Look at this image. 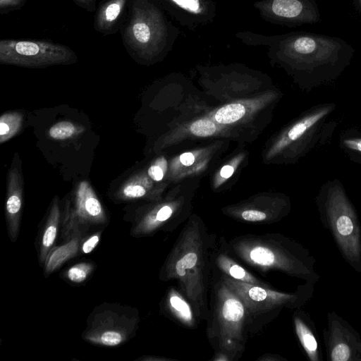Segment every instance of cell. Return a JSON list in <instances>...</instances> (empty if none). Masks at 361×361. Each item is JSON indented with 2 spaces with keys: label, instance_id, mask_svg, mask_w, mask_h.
<instances>
[{
  "label": "cell",
  "instance_id": "12",
  "mask_svg": "<svg viewBox=\"0 0 361 361\" xmlns=\"http://www.w3.org/2000/svg\"><path fill=\"white\" fill-rule=\"evenodd\" d=\"M21 160L18 154L13 157L7 176L6 220L11 241L17 239L22 215L23 177Z\"/></svg>",
  "mask_w": 361,
  "mask_h": 361
},
{
  "label": "cell",
  "instance_id": "17",
  "mask_svg": "<svg viewBox=\"0 0 361 361\" xmlns=\"http://www.w3.org/2000/svg\"><path fill=\"white\" fill-rule=\"evenodd\" d=\"M338 145L352 162L361 165V132L351 128L343 131L338 137Z\"/></svg>",
  "mask_w": 361,
  "mask_h": 361
},
{
  "label": "cell",
  "instance_id": "18",
  "mask_svg": "<svg viewBox=\"0 0 361 361\" xmlns=\"http://www.w3.org/2000/svg\"><path fill=\"white\" fill-rule=\"evenodd\" d=\"M145 178L137 174L128 178L116 194L120 200H133L145 197L147 194Z\"/></svg>",
  "mask_w": 361,
  "mask_h": 361
},
{
  "label": "cell",
  "instance_id": "29",
  "mask_svg": "<svg viewBox=\"0 0 361 361\" xmlns=\"http://www.w3.org/2000/svg\"><path fill=\"white\" fill-rule=\"evenodd\" d=\"M100 239V233H94L88 238L82 245L81 250L84 254L90 253L98 245Z\"/></svg>",
  "mask_w": 361,
  "mask_h": 361
},
{
  "label": "cell",
  "instance_id": "13",
  "mask_svg": "<svg viewBox=\"0 0 361 361\" xmlns=\"http://www.w3.org/2000/svg\"><path fill=\"white\" fill-rule=\"evenodd\" d=\"M130 0H100L94 16L96 32L106 36L116 34L126 20Z\"/></svg>",
  "mask_w": 361,
  "mask_h": 361
},
{
  "label": "cell",
  "instance_id": "22",
  "mask_svg": "<svg viewBox=\"0 0 361 361\" xmlns=\"http://www.w3.org/2000/svg\"><path fill=\"white\" fill-rule=\"evenodd\" d=\"M245 114V106L239 103L230 104L219 109L214 118L217 123L228 124L240 120Z\"/></svg>",
  "mask_w": 361,
  "mask_h": 361
},
{
  "label": "cell",
  "instance_id": "7",
  "mask_svg": "<svg viewBox=\"0 0 361 361\" xmlns=\"http://www.w3.org/2000/svg\"><path fill=\"white\" fill-rule=\"evenodd\" d=\"M224 283L242 300L245 308L252 312H260L281 306L298 307L310 300L315 283L306 281L295 293H284L224 277Z\"/></svg>",
  "mask_w": 361,
  "mask_h": 361
},
{
  "label": "cell",
  "instance_id": "26",
  "mask_svg": "<svg viewBox=\"0 0 361 361\" xmlns=\"http://www.w3.org/2000/svg\"><path fill=\"white\" fill-rule=\"evenodd\" d=\"M190 130L195 135L206 137L214 134L216 130V127L212 121L201 119L194 122L190 126Z\"/></svg>",
  "mask_w": 361,
  "mask_h": 361
},
{
  "label": "cell",
  "instance_id": "30",
  "mask_svg": "<svg viewBox=\"0 0 361 361\" xmlns=\"http://www.w3.org/2000/svg\"><path fill=\"white\" fill-rule=\"evenodd\" d=\"M243 219L249 221H259L266 219L265 213L257 210H245L242 213Z\"/></svg>",
  "mask_w": 361,
  "mask_h": 361
},
{
  "label": "cell",
  "instance_id": "10",
  "mask_svg": "<svg viewBox=\"0 0 361 361\" xmlns=\"http://www.w3.org/2000/svg\"><path fill=\"white\" fill-rule=\"evenodd\" d=\"M166 14L182 27L196 31L214 22V0H155Z\"/></svg>",
  "mask_w": 361,
  "mask_h": 361
},
{
  "label": "cell",
  "instance_id": "11",
  "mask_svg": "<svg viewBox=\"0 0 361 361\" xmlns=\"http://www.w3.org/2000/svg\"><path fill=\"white\" fill-rule=\"evenodd\" d=\"M245 307L239 297L224 283L219 291V316L227 347L241 338Z\"/></svg>",
  "mask_w": 361,
  "mask_h": 361
},
{
  "label": "cell",
  "instance_id": "24",
  "mask_svg": "<svg viewBox=\"0 0 361 361\" xmlns=\"http://www.w3.org/2000/svg\"><path fill=\"white\" fill-rule=\"evenodd\" d=\"M198 256L194 250L186 252L182 255L174 265V271L180 277L186 275V270L195 268L197 264Z\"/></svg>",
  "mask_w": 361,
  "mask_h": 361
},
{
  "label": "cell",
  "instance_id": "16",
  "mask_svg": "<svg viewBox=\"0 0 361 361\" xmlns=\"http://www.w3.org/2000/svg\"><path fill=\"white\" fill-rule=\"evenodd\" d=\"M81 236L75 235L62 245L54 247L50 250L44 262L46 273L53 272L78 254Z\"/></svg>",
  "mask_w": 361,
  "mask_h": 361
},
{
  "label": "cell",
  "instance_id": "5",
  "mask_svg": "<svg viewBox=\"0 0 361 361\" xmlns=\"http://www.w3.org/2000/svg\"><path fill=\"white\" fill-rule=\"evenodd\" d=\"M137 324V314L133 308L103 304L90 315L82 336L85 340L94 344L116 346L130 338Z\"/></svg>",
  "mask_w": 361,
  "mask_h": 361
},
{
  "label": "cell",
  "instance_id": "33",
  "mask_svg": "<svg viewBox=\"0 0 361 361\" xmlns=\"http://www.w3.org/2000/svg\"><path fill=\"white\" fill-rule=\"evenodd\" d=\"M233 171L234 169L231 166L226 165L221 169L220 173L222 177L228 178L232 176Z\"/></svg>",
  "mask_w": 361,
  "mask_h": 361
},
{
  "label": "cell",
  "instance_id": "1",
  "mask_svg": "<svg viewBox=\"0 0 361 361\" xmlns=\"http://www.w3.org/2000/svg\"><path fill=\"white\" fill-rule=\"evenodd\" d=\"M235 37L247 45L267 48L269 56L309 90L337 79L355 54L353 47L342 38L304 31L271 35L240 32Z\"/></svg>",
  "mask_w": 361,
  "mask_h": 361
},
{
  "label": "cell",
  "instance_id": "34",
  "mask_svg": "<svg viewBox=\"0 0 361 361\" xmlns=\"http://www.w3.org/2000/svg\"><path fill=\"white\" fill-rule=\"evenodd\" d=\"M355 7L361 14V0H352Z\"/></svg>",
  "mask_w": 361,
  "mask_h": 361
},
{
  "label": "cell",
  "instance_id": "27",
  "mask_svg": "<svg viewBox=\"0 0 361 361\" xmlns=\"http://www.w3.org/2000/svg\"><path fill=\"white\" fill-rule=\"evenodd\" d=\"M27 0H0V13L6 14L21 8Z\"/></svg>",
  "mask_w": 361,
  "mask_h": 361
},
{
  "label": "cell",
  "instance_id": "25",
  "mask_svg": "<svg viewBox=\"0 0 361 361\" xmlns=\"http://www.w3.org/2000/svg\"><path fill=\"white\" fill-rule=\"evenodd\" d=\"M90 263L82 262L70 267L66 272V277L73 283H82L87 279L92 271Z\"/></svg>",
  "mask_w": 361,
  "mask_h": 361
},
{
  "label": "cell",
  "instance_id": "31",
  "mask_svg": "<svg viewBox=\"0 0 361 361\" xmlns=\"http://www.w3.org/2000/svg\"><path fill=\"white\" fill-rule=\"evenodd\" d=\"M78 7L88 12H95L97 5V0H72Z\"/></svg>",
  "mask_w": 361,
  "mask_h": 361
},
{
  "label": "cell",
  "instance_id": "6",
  "mask_svg": "<svg viewBox=\"0 0 361 361\" xmlns=\"http://www.w3.org/2000/svg\"><path fill=\"white\" fill-rule=\"evenodd\" d=\"M73 201H66L63 214L62 236L68 241L82 233L90 226L102 224L106 221V215L90 183L87 180L79 182L74 190Z\"/></svg>",
  "mask_w": 361,
  "mask_h": 361
},
{
  "label": "cell",
  "instance_id": "20",
  "mask_svg": "<svg viewBox=\"0 0 361 361\" xmlns=\"http://www.w3.org/2000/svg\"><path fill=\"white\" fill-rule=\"evenodd\" d=\"M218 264L221 269L233 279L251 284L262 286V283L228 257L220 256L218 259Z\"/></svg>",
  "mask_w": 361,
  "mask_h": 361
},
{
  "label": "cell",
  "instance_id": "23",
  "mask_svg": "<svg viewBox=\"0 0 361 361\" xmlns=\"http://www.w3.org/2000/svg\"><path fill=\"white\" fill-rule=\"evenodd\" d=\"M169 303L173 311L183 321L190 323L192 320V315L189 305L187 302L176 293L170 295Z\"/></svg>",
  "mask_w": 361,
  "mask_h": 361
},
{
  "label": "cell",
  "instance_id": "2",
  "mask_svg": "<svg viewBox=\"0 0 361 361\" xmlns=\"http://www.w3.org/2000/svg\"><path fill=\"white\" fill-rule=\"evenodd\" d=\"M119 33L128 55L137 63L148 64L167 55L180 30L155 0H130Z\"/></svg>",
  "mask_w": 361,
  "mask_h": 361
},
{
  "label": "cell",
  "instance_id": "3",
  "mask_svg": "<svg viewBox=\"0 0 361 361\" xmlns=\"http://www.w3.org/2000/svg\"><path fill=\"white\" fill-rule=\"evenodd\" d=\"M320 221L344 259L361 272V226L356 209L338 178L327 180L315 197Z\"/></svg>",
  "mask_w": 361,
  "mask_h": 361
},
{
  "label": "cell",
  "instance_id": "8",
  "mask_svg": "<svg viewBox=\"0 0 361 361\" xmlns=\"http://www.w3.org/2000/svg\"><path fill=\"white\" fill-rule=\"evenodd\" d=\"M319 0H258L254 3L262 20L268 23L294 27L320 22Z\"/></svg>",
  "mask_w": 361,
  "mask_h": 361
},
{
  "label": "cell",
  "instance_id": "9",
  "mask_svg": "<svg viewBox=\"0 0 361 361\" xmlns=\"http://www.w3.org/2000/svg\"><path fill=\"white\" fill-rule=\"evenodd\" d=\"M323 341L330 361H361V337L352 326L336 312L327 314Z\"/></svg>",
  "mask_w": 361,
  "mask_h": 361
},
{
  "label": "cell",
  "instance_id": "32",
  "mask_svg": "<svg viewBox=\"0 0 361 361\" xmlns=\"http://www.w3.org/2000/svg\"><path fill=\"white\" fill-rule=\"evenodd\" d=\"M180 161L184 166H190L194 163L195 157L191 152H185L180 156Z\"/></svg>",
  "mask_w": 361,
  "mask_h": 361
},
{
  "label": "cell",
  "instance_id": "28",
  "mask_svg": "<svg viewBox=\"0 0 361 361\" xmlns=\"http://www.w3.org/2000/svg\"><path fill=\"white\" fill-rule=\"evenodd\" d=\"M164 164L163 165V161L159 159L148 169L147 174L152 180L159 181L164 177Z\"/></svg>",
  "mask_w": 361,
  "mask_h": 361
},
{
  "label": "cell",
  "instance_id": "19",
  "mask_svg": "<svg viewBox=\"0 0 361 361\" xmlns=\"http://www.w3.org/2000/svg\"><path fill=\"white\" fill-rule=\"evenodd\" d=\"M23 125V115L18 112H9L0 118V142L3 143L14 136Z\"/></svg>",
  "mask_w": 361,
  "mask_h": 361
},
{
  "label": "cell",
  "instance_id": "15",
  "mask_svg": "<svg viewBox=\"0 0 361 361\" xmlns=\"http://www.w3.org/2000/svg\"><path fill=\"white\" fill-rule=\"evenodd\" d=\"M61 215L59 197L55 196L42 234L39 250L40 262H45L49 252L53 248L61 221Z\"/></svg>",
  "mask_w": 361,
  "mask_h": 361
},
{
  "label": "cell",
  "instance_id": "14",
  "mask_svg": "<svg viewBox=\"0 0 361 361\" xmlns=\"http://www.w3.org/2000/svg\"><path fill=\"white\" fill-rule=\"evenodd\" d=\"M294 325L297 336L309 360L322 361L319 335L310 315L304 312L295 313Z\"/></svg>",
  "mask_w": 361,
  "mask_h": 361
},
{
  "label": "cell",
  "instance_id": "21",
  "mask_svg": "<svg viewBox=\"0 0 361 361\" xmlns=\"http://www.w3.org/2000/svg\"><path fill=\"white\" fill-rule=\"evenodd\" d=\"M85 130L82 126H79L71 121H60L50 127L49 136L56 140H63L73 137Z\"/></svg>",
  "mask_w": 361,
  "mask_h": 361
},
{
  "label": "cell",
  "instance_id": "4",
  "mask_svg": "<svg viewBox=\"0 0 361 361\" xmlns=\"http://www.w3.org/2000/svg\"><path fill=\"white\" fill-rule=\"evenodd\" d=\"M77 61L75 52L62 44L30 39H4L0 41L1 64L42 68L70 65Z\"/></svg>",
  "mask_w": 361,
  "mask_h": 361
}]
</instances>
